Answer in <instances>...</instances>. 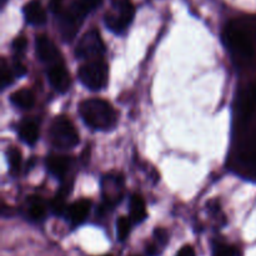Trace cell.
Returning <instances> with one entry per match:
<instances>
[{
	"label": "cell",
	"instance_id": "f1b7e54d",
	"mask_svg": "<svg viewBox=\"0 0 256 256\" xmlns=\"http://www.w3.org/2000/svg\"><path fill=\"white\" fill-rule=\"evenodd\" d=\"M12 72H14V75H16V76H22L26 72V69H25L22 62H15L14 65H12Z\"/></svg>",
	"mask_w": 256,
	"mask_h": 256
},
{
	"label": "cell",
	"instance_id": "8fae6325",
	"mask_svg": "<svg viewBox=\"0 0 256 256\" xmlns=\"http://www.w3.org/2000/svg\"><path fill=\"white\" fill-rule=\"evenodd\" d=\"M48 79L56 92H65L70 88V75L65 66L59 62L50 65L48 69Z\"/></svg>",
	"mask_w": 256,
	"mask_h": 256
},
{
	"label": "cell",
	"instance_id": "5bb4252c",
	"mask_svg": "<svg viewBox=\"0 0 256 256\" xmlns=\"http://www.w3.org/2000/svg\"><path fill=\"white\" fill-rule=\"evenodd\" d=\"M45 164L50 174L56 178H62L69 170L72 160L69 159V156H64V155H49Z\"/></svg>",
	"mask_w": 256,
	"mask_h": 256
},
{
	"label": "cell",
	"instance_id": "ffe728a7",
	"mask_svg": "<svg viewBox=\"0 0 256 256\" xmlns=\"http://www.w3.org/2000/svg\"><path fill=\"white\" fill-rule=\"evenodd\" d=\"M68 194H69V190L65 189V188H60L59 192H58L56 196H55L54 200L52 202V210L54 214L62 215L66 212V208H65V199H66Z\"/></svg>",
	"mask_w": 256,
	"mask_h": 256
},
{
	"label": "cell",
	"instance_id": "7c38bea8",
	"mask_svg": "<svg viewBox=\"0 0 256 256\" xmlns=\"http://www.w3.org/2000/svg\"><path fill=\"white\" fill-rule=\"evenodd\" d=\"M90 205H92L90 200L80 199L72 202L69 208H66L65 214H66L68 220L72 222V225L76 226V225L82 224L86 220L90 212Z\"/></svg>",
	"mask_w": 256,
	"mask_h": 256
},
{
	"label": "cell",
	"instance_id": "7402d4cb",
	"mask_svg": "<svg viewBox=\"0 0 256 256\" xmlns=\"http://www.w3.org/2000/svg\"><path fill=\"white\" fill-rule=\"evenodd\" d=\"M8 162H9L10 170L12 174H16L22 166V152L16 149V148H10L6 152Z\"/></svg>",
	"mask_w": 256,
	"mask_h": 256
},
{
	"label": "cell",
	"instance_id": "3957f363",
	"mask_svg": "<svg viewBox=\"0 0 256 256\" xmlns=\"http://www.w3.org/2000/svg\"><path fill=\"white\" fill-rule=\"evenodd\" d=\"M50 142L59 149H72L79 144V134L65 116H56L50 126Z\"/></svg>",
	"mask_w": 256,
	"mask_h": 256
},
{
	"label": "cell",
	"instance_id": "ac0fdd59",
	"mask_svg": "<svg viewBox=\"0 0 256 256\" xmlns=\"http://www.w3.org/2000/svg\"><path fill=\"white\" fill-rule=\"evenodd\" d=\"M242 159L248 166L256 169V135L250 138L242 148Z\"/></svg>",
	"mask_w": 256,
	"mask_h": 256
},
{
	"label": "cell",
	"instance_id": "d4e9b609",
	"mask_svg": "<svg viewBox=\"0 0 256 256\" xmlns=\"http://www.w3.org/2000/svg\"><path fill=\"white\" fill-rule=\"evenodd\" d=\"M12 49L16 52H22L26 48V39L24 36H18L16 39L12 42Z\"/></svg>",
	"mask_w": 256,
	"mask_h": 256
},
{
	"label": "cell",
	"instance_id": "44dd1931",
	"mask_svg": "<svg viewBox=\"0 0 256 256\" xmlns=\"http://www.w3.org/2000/svg\"><path fill=\"white\" fill-rule=\"evenodd\" d=\"M132 220L126 216H120L116 222V236L119 242H125L132 230Z\"/></svg>",
	"mask_w": 256,
	"mask_h": 256
},
{
	"label": "cell",
	"instance_id": "5b68a950",
	"mask_svg": "<svg viewBox=\"0 0 256 256\" xmlns=\"http://www.w3.org/2000/svg\"><path fill=\"white\" fill-rule=\"evenodd\" d=\"M135 15V8L132 0H118L112 12L105 15V24L108 29L115 34H122L130 24Z\"/></svg>",
	"mask_w": 256,
	"mask_h": 256
},
{
	"label": "cell",
	"instance_id": "d6a6232c",
	"mask_svg": "<svg viewBox=\"0 0 256 256\" xmlns=\"http://www.w3.org/2000/svg\"><path fill=\"white\" fill-rule=\"evenodd\" d=\"M132 256H138V255H132Z\"/></svg>",
	"mask_w": 256,
	"mask_h": 256
},
{
	"label": "cell",
	"instance_id": "603a6c76",
	"mask_svg": "<svg viewBox=\"0 0 256 256\" xmlns=\"http://www.w3.org/2000/svg\"><path fill=\"white\" fill-rule=\"evenodd\" d=\"M212 256H239V252L230 245L216 244L212 250Z\"/></svg>",
	"mask_w": 256,
	"mask_h": 256
},
{
	"label": "cell",
	"instance_id": "cb8c5ba5",
	"mask_svg": "<svg viewBox=\"0 0 256 256\" xmlns=\"http://www.w3.org/2000/svg\"><path fill=\"white\" fill-rule=\"evenodd\" d=\"M0 76H2V88H6L8 85H10L12 82V76L14 75L10 72L9 66H8L6 62L4 59L2 62V74H0Z\"/></svg>",
	"mask_w": 256,
	"mask_h": 256
},
{
	"label": "cell",
	"instance_id": "52a82bcc",
	"mask_svg": "<svg viewBox=\"0 0 256 256\" xmlns=\"http://www.w3.org/2000/svg\"><path fill=\"white\" fill-rule=\"evenodd\" d=\"M105 52V45L98 30H89L78 42L75 55L79 59L94 60L100 58Z\"/></svg>",
	"mask_w": 256,
	"mask_h": 256
},
{
	"label": "cell",
	"instance_id": "277c9868",
	"mask_svg": "<svg viewBox=\"0 0 256 256\" xmlns=\"http://www.w3.org/2000/svg\"><path fill=\"white\" fill-rule=\"evenodd\" d=\"M78 76L82 84L88 89L102 90L108 84L109 69L106 62L100 59H94L79 68Z\"/></svg>",
	"mask_w": 256,
	"mask_h": 256
},
{
	"label": "cell",
	"instance_id": "f546056e",
	"mask_svg": "<svg viewBox=\"0 0 256 256\" xmlns=\"http://www.w3.org/2000/svg\"><path fill=\"white\" fill-rule=\"evenodd\" d=\"M80 2L88 10H92L102 2V0H80Z\"/></svg>",
	"mask_w": 256,
	"mask_h": 256
},
{
	"label": "cell",
	"instance_id": "ba28073f",
	"mask_svg": "<svg viewBox=\"0 0 256 256\" xmlns=\"http://www.w3.org/2000/svg\"><path fill=\"white\" fill-rule=\"evenodd\" d=\"M256 112V84H250L245 88L238 99V116L240 122L245 124L252 119Z\"/></svg>",
	"mask_w": 256,
	"mask_h": 256
},
{
	"label": "cell",
	"instance_id": "2e32d148",
	"mask_svg": "<svg viewBox=\"0 0 256 256\" xmlns=\"http://www.w3.org/2000/svg\"><path fill=\"white\" fill-rule=\"evenodd\" d=\"M10 102L14 106L19 108V109H32L35 104V96L32 94V90L29 89H22L18 92H12L10 95Z\"/></svg>",
	"mask_w": 256,
	"mask_h": 256
},
{
	"label": "cell",
	"instance_id": "4316f807",
	"mask_svg": "<svg viewBox=\"0 0 256 256\" xmlns=\"http://www.w3.org/2000/svg\"><path fill=\"white\" fill-rule=\"evenodd\" d=\"M154 235H155V239H156V242L162 245L166 244L168 239H169V235H168V232H165L164 229H156L155 230Z\"/></svg>",
	"mask_w": 256,
	"mask_h": 256
},
{
	"label": "cell",
	"instance_id": "7a4b0ae2",
	"mask_svg": "<svg viewBox=\"0 0 256 256\" xmlns=\"http://www.w3.org/2000/svg\"><path fill=\"white\" fill-rule=\"evenodd\" d=\"M89 10L82 2H72L68 8H64L59 14V32L65 42H72L78 34L85 15Z\"/></svg>",
	"mask_w": 256,
	"mask_h": 256
},
{
	"label": "cell",
	"instance_id": "83f0119b",
	"mask_svg": "<svg viewBox=\"0 0 256 256\" xmlns=\"http://www.w3.org/2000/svg\"><path fill=\"white\" fill-rule=\"evenodd\" d=\"M176 256H195V250L194 248L190 246V245H185L182 249L178 252Z\"/></svg>",
	"mask_w": 256,
	"mask_h": 256
},
{
	"label": "cell",
	"instance_id": "4fadbf2b",
	"mask_svg": "<svg viewBox=\"0 0 256 256\" xmlns=\"http://www.w3.org/2000/svg\"><path fill=\"white\" fill-rule=\"evenodd\" d=\"M24 16L29 24L39 26L46 22V12L39 0H32L24 6Z\"/></svg>",
	"mask_w": 256,
	"mask_h": 256
},
{
	"label": "cell",
	"instance_id": "d6986e66",
	"mask_svg": "<svg viewBox=\"0 0 256 256\" xmlns=\"http://www.w3.org/2000/svg\"><path fill=\"white\" fill-rule=\"evenodd\" d=\"M29 205H28V212H29L30 218L35 222H40L46 215V206H45L44 202L40 198L32 196L29 199Z\"/></svg>",
	"mask_w": 256,
	"mask_h": 256
},
{
	"label": "cell",
	"instance_id": "9a60e30c",
	"mask_svg": "<svg viewBox=\"0 0 256 256\" xmlns=\"http://www.w3.org/2000/svg\"><path fill=\"white\" fill-rule=\"evenodd\" d=\"M129 212H130V220L135 224L142 222L148 216L146 212V205H145L144 199L142 195L132 194L130 198L129 204Z\"/></svg>",
	"mask_w": 256,
	"mask_h": 256
},
{
	"label": "cell",
	"instance_id": "8992f818",
	"mask_svg": "<svg viewBox=\"0 0 256 256\" xmlns=\"http://www.w3.org/2000/svg\"><path fill=\"white\" fill-rule=\"evenodd\" d=\"M225 45L234 55L244 59H252L254 56V46L252 40L242 30L235 28H228L222 34Z\"/></svg>",
	"mask_w": 256,
	"mask_h": 256
},
{
	"label": "cell",
	"instance_id": "30bf717a",
	"mask_svg": "<svg viewBox=\"0 0 256 256\" xmlns=\"http://www.w3.org/2000/svg\"><path fill=\"white\" fill-rule=\"evenodd\" d=\"M102 196L108 205H114L122 200V178L120 175H108L102 179Z\"/></svg>",
	"mask_w": 256,
	"mask_h": 256
},
{
	"label": "cell",
	"instance_id": "9c48e42d",
	"mask_svg": "<svg viewBox=\"0 0 256 256\" xmlns=\"http://www.w3.org/2000/svg\"><path fill=\"white\" fill-rule=\"evenodd\" d=\"M35 52L39 60H42L45 64L52 65L60 62L59 50L45 34L38 35L35 39Z\"/></svg>",
	"mask_w": 256,
	"mask_h": 256
},
{
	"label": "cell",
	"instance_id": "4dcf8cb0",
	"mask_svg": "<svg viewBox=\"0 0 256 256\" xmlns=\"http://www.w3.org/2000/svg\"><path fill=\"white\" fill-rule=\"evenodd\" d=\"M146 254L149 256H158L159 255V249H158L156 245L150 244L146 246Z\"/></svg>",
	"mask_w": 256,
	"mask_h": 256
},
{
	"label": "cell",
	"instance_id": "e0dca14e",
	"mask_svg": "<svg viewBox=\"0 0 256 256\" xmlns=\"http://www.w3.org/2000/svg\"><path fill=\"white\" fill-rule=\"evenodd\" d=\"M19 136L25 144L34 145L39 139V126L36 122L32 120L22 122L19 126Z\"/></svg>",
	"mask_w": 256,
	"mask_h": 256
},
{
	"label": "cell",
	"instance_id": "1f68e13d",
	"mask_svg": "<svg viewBox=\"0 0 256 256\" xmlns=\"http://www.w3.org/2000/svg\"><path fill=\"white\" fill-rule=\"evenodd\" d=\"M2 2H5V0H2Z\"/></svg>",
	"mask_w": 256,
	"mask_h": 256
},
{
	"label": "cell",
	"instance_id": "484cf974",
	"mask_svg": "<svg viewBox=\"0 0 256 256\" xmlns=\"http://www.w3.org/2000/svg\"><path fill=\"white\" fill-rule=\"evenodd\" d=\"M64 0H50L49 2V9L52 10V12H54L55 15H59L62 12V10L64 9L62 4H64Z\"/></svg>",
	"mask_w": 256,
	"mask_h": 256
},
{
	"label": "cell",
	"instance_id": "6da1fadb",
	"mask_svg": "<svg viewBox=\"0 0 256 256\" xmlns=\"http://www.w3.org/2000/svg\"><path fill=\"white\" fill-rule=\"evenodd\" d=\"M79 114L85 124L95 130H110L116 124L114 108L102 99H88L79 104Z\"/></svg>",
	"mask_w": 256,
	"mask_h": 256
}]
</instances>
